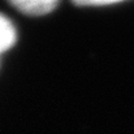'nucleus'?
Here are the masks:
<instances>
[{
	"label": "nucleus",
	"instance_id": "1",
	"mask_svg": "<svg viewBox=\"0 0 134 134\" xmlns=\"http://www.w3.org/2000/svg\"><path fill=\"white\" fill-rule=\"evenodd\" d=\"M57 4V1L52 0H18L10 3V5H13L18 12L30 17H39L48 14L55 10Z\"/></svg>",
	"mask_w": 134,
	"mask_h": 134
},
{
	"label": "nucleus",
	"instance_id": "2",
	"mask_svg": "<svg viewBox=\"0 0 134 134\" xmlns=\"http://www.w3.org/2000/svg\"><path fill=\"white\" fill-rule=\"evenodd\" d=\"M16 42V30L10 21L0 14V53L9 49Z\"/></svg>",
	"mask_w": 134,
	"mask_h": 134
},
{
	"label": "nucleus",
	"instance_id": "3",
	"mask_svg": "<svg viewBox=\"0 0 134 134\" xmlns=\"http://www.w3.org/2000/svg\"><path fill=\"white\" fill-rule=\"evenodd\" d=\"M120 1H77L76 5L78 7H109L116 5Z\"/></svg>",
	"mask_w": 134,
	"mask_h": 134
}]
</instances>
